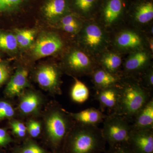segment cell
Masks as SVG:
<instances>
[{
	"mask_svg": "<svg viewBox=\"0 0 153 153\" xmlns=\"http://www.w3.org/2000/svg\"><path fill=\"white\" fill-rule=\"evenodd\" d=\"M125 78H122L118 85V102L112 113L119 115L130 122L153 97L151 91L134 77L126 76Z\"/></svg>",
	"mask_w": 153,
	"mask_h": 153,
	"instance_id": "cell-1",
	"label": "cell"
},
{
	"mask_svg": "<svg viewBox=\"0 0 153 153\" xmlns=\"http://www.w3.org/2000/svg\"><path fill=\"white\" fill-rule=\"evenodd\" d=\"M65 140L67 153H100L104 151L106 142L97 126L76 122Z\"/></svg>",
	"mask_w": 153,
	"mask_h": 153,
	"instance_id": "cell-2",
	"label": "cell"
},
{
	"mask_svg": "<svg viewBox=\"0 0 153 153\" xmlns=\"http://www.w3.org/2000/svg\"><path fill=\"white\" fill-rule=\"evenodd\" d=\"M75 121L58 104L49 109L44 119V130L50 141L58 146L65 140Z\"/></svg>",
	"mask_w": 153,
	"mask_h": 153,
	"instance_id": "cell-3",
	"label": "cell"
},
{
	"mask_svg": "<svg viewBox=\"0 0 153 153\" xmlns=\"http://www.w3.org/2000/svg\"><path fill=\"white\" fill-rule=\"evenodd\" d=\"M129 122L119 115L111 113L107 115L103 121L102 133L105 142L114 147L128 144L131 131Z\"/></svg>",
	"mask_w": 153,
	"mask_h": 153,
	"instance_id": "cell-4",
	"label": "cell"
},
{
	"mask_svg": "<svg viewBox=\"0 0 153 153\" xmlns=\"http://www.w3.org/2000/svg\"><path fill=\"white\" fill-rule=\"evenodd\" d=\"M81 41L85 49L92 53L101 52L107 44V37L104 30L94 22L85 25L82 30Z\"/></svg>",
	"mask_w": 153,
	"mask_h": 153,
	"instance_id": "cell-5",
	"label": "cell"
},
{
	"mask_svg": "<svg viewBox=\"0 0 153 153\" xmlns=\"http://www.w3.org/2000/svg\"><path fill=\"white\" fill-rule=\"evenodd\" d=\"M126 0H100L98 10L105 25L110 27L122 19L127 9Z\"/></svg>",
	"mask_w": 153,
	"mask_h": 153,
	"instance_id": "cell-6",
	"label": "cell"
},
{
	"mask_svg": "<svg viewBox=\"0 0 153 153\" xmlns=\"http://www.w3.org/2000/svg\"><path fill=\"white\" fill-rule=\"evenodd\" d=\"M66 66L68 71L77 75L91 74L96 68L95 63L85 52L74 49L68 55Z\"/></svg>",
	"mask_w": 153,
	"mask_h": 153,
	"instance_id": "cell-7",
	"label": "cell"
},
{
	"mask_svg": "<svg viewBox=\"0 0 153 153\" xmlns=\"http://www.w3.org/2000/svg\"><path fill=\"white\" fill-rule=\"evenodd\" d=\"M128 145L135 153H153V129L131 128Z\"/></svg>",
	"mask_w": 153,
	"mask_h": 153,
	"instance_id": "cell-8",
	"label": "cell"
},
{
	"mask_svg": "<svg viewBox=\"0 0 153 153\" xmlns=\"http://www.w3.org/2000/svg\"><path fill=\"white\" fill-rule=\"evenodd\" d=\"M39 85L46 90L54 94H60V73L52 65H46L39 68L36 74Z\"/></svg>",
	"mask_w": 153,
	"mask_h": 153,
	"instance_id": "cell-9",
	"label": "cell"
},
{
	"mask_svg": "<svg viewBox=\"0 0 153 153\" xmlns=\"http://www.w3.org/2000/svg\"><path fill=\"white\" fill-rule=\"evenodd\" d=\"M63 45L62 40L58 36L45 34L36 41L33 48V54L38 58L50 56L60 51Z\"/></svg>",
	"mask_w": 153,
	"mask_h": 153,
	"instance_id": "cell-10",
	"label": "cell"
},
{
	"mask_svg": "<svg viewBox=\"0 0 153 153\" xmlns=\"http://www.w3.org/2000/svg\"><path fill=\"white\" fill-rule=\"evenodd\" d=\"M40 10L41 14L50 20L60 19L72 11L70 0H44Z\"/></svg>",
	"mask_w": 153,
	"mask_h": 153,
	"instance_id": "cell-11",
	"label": "cell"
},
{
	"mask_svg": "<svg viewBox=\"0 0 153 153\" xmlns=\"http://www.w3.org/2000/svg\"><path fill=\"white\" fill-rule=\"evenodd\" d=\"M150 58L147 52L143 50L134 52L129 56L124 65L126 76L134 77V74H142L149 66Z\"/></svg>",
	"mask_w": 153,
	"mask_h": 153,
	"instance_id": "cell-12",
	"label": "cell"
},
{
	"mask_svg": "<svg viewBox=\"0 0 153 153\" xmlns=\"http://www.w3.org/2000/svg\"><path fill=\"white\" fill-rule=\"evenodd\" d=\"M95 98L98 101L102 111L107 109L112 113L116 108L118 102V85L97 91Z\"/></svg>",
	"mask_w": 153,
	"mask_h": 153,
	"instance_id": "cell-13",
	"label": "cell"
},
{
	"mask_svg": "<svg viewBox=\"0 0 153 153\" xmlns=\"http://www.w3.org/2000/svg\"><path fill=\"white\" fill-rule=\"evenodd\" d=\"M68 113L75 122L85 125L97 126L103 122L107 116L100 110L93 107L78 112Z\"/></svg>",
	"mask_w": 153,
	"mask_h": 153,
	"instance_id": "cell-14",
	"label": "cell"
},
{
	"mask_svg": "<svg viewBox=\"0 0 153 153\" xmlns=\"http://www.w3.org/2000/svg\"><path fill=\"white\" fill-rule=\"evenodd\" d=\"M42 97L35 91H30L21 96L19 103V109L25 115L38 113L42 105Z\"/></svg>",
	"mask_w": 153,
	"mask_h": 153,
	"instance_id": "cell-15",
	"label": "cell"
},
{
	"mask_svg": "<svg viewBox=\"0 0 153 153\" xmlns=\"http://www.w3.org/2000/svg\"><path fill=\"white\" fill-rule=\"evenodd\" d=\"M28 72L25 68L17 69L6 87L5 93L8 97H14L22 94L28 85Z\"/></svg>",
	"mask_w": 153,
	"mask_h": 153,
	"instance_id": "cell-16",
	"label": "cell"
},
{
	"mask_svg": "<svg viewBox=\"0 0 153 153\" xmlns=\"http://www.w3.org/2000/svg\"><path fill=\"white\" fill-rule=\"evenodd\" d=\"M131 15L137 23L145 25L153 19L152 0H138L133 5Z\"/></svg>",
	"mask_w": 153,
	"mask_h": 153,
	"instance_id": "cell-17",
	"label": "cell"
},
{
	"mask_svg": "<svg viewBox=\"0 0 153 153\" xmlns=\"http://www.w3.org/2000/svg\"><path fill=\"white\" fill-rule=\"evenodd\" d=\"M91 75L97 91L116 86L122 79L118 74H113L102 68H96Z\"/></svg>",
	"mask_w": 153,
	"mask_h": 153,
	"instance_id": "cell-18",
	"label": "cell"
},
{
	"mask_svg": "<svg viewBox=\"0 0 153 153\" xmlns=\"http://www.w3.org/2000/svg\"><path fill=\"white\" fill-rule=\"evenodd\" d=\"M143 38L134 31L126 30L120 32L115 39L116 45L123 50L139 49L143 45Z\"/></svg>",
	"mask_w": 153,
	"mask_h": 153,
	"instance_id": "cell-19",
	"label": "cell"
},
{
	"mask_svg": "<svg viewBox=\"0 0 153 153\" xmlns=\"http://www.w3.org/2000/svg\"><path fill=\"white\" fill-rule=\"evenodd\" d=\"M132 128L153 129V97L143 107L134 117Z\"/></svg>",
	"mask_w": 153,
	"mask_h": 153,
	"instance_id": "cell-20",
	"label": "cell"
},
{
	"mask_svg": "<svg viewBox=\"0 0 153 153\" xmlns=\"http://www.w3.org/2000/svg\"><path fill=\"white\" fill-rule=\"evenodd\" d=\"M71 11L80 16L88 18L98 10L100 0H70Z\"/></svg>",
	"mask_w": 153,
	"mask_h": 153,
	"instance_id": "cell-21",
	"label": "cell"
},
{
	"mask_svg": "<svg viewBox=\"0 0 153 153\" xmlns=\"http://www.w3.org/2000/svg\"><path fill=\"white\" fill-rule=\"evenodd\" d=\"M34 1L35 0H0V18L24 10Z\"/></svg>",
	"mask_w": 153,
	"mask_h": 153,
	"instance_id": "cell-22",
	"label": "cell"
},
{
	"mask_svg": "<svg viewBox=\"0 0 153 153\" xmlns=\"http://www.w3.org/2000/svg\"><path fill=\"white\" fill-rule=\"evenodd\" d=\"M70 97L74 102L84 103L89 98V89L83 82L75 77L74 83L70 92Z\"/></svg>",
	"mask_w": 153,
	"mask_h": 153,
	"instance_id": "cell-23",
	"label": "cell"
},
{
	"mask_svg": "<svg viewBox=\"0 0 153 153\" xmlns=\"http://www.w3.org/2000/svg\"><path fill=\"white\" fill-rule=\"evenodd\" d=\"M102 68L113 74H117L122 64L121 57L113 52L106 53L100 60Z\"/></svg>",
	"mask_w": 153,
	"mask_h": 153,
	"instance_id": "cell-24",
	"label": "cell"
},
{
	"mask_svg": "<svg viewBox=\"0 0 153 153\" xmlns=\"http://www.w3.org/2000/svg\"><path fill=\"white\" fill-rule=\"evenodd\" d=\"M18 46L15 35L0 30V51L13 52L16 50Z\"/></svg>",
	"mask_w": 153,
	"mask_h": 153,
	"instance_id": "cell-25",
	"label": "cell"
},
{
	"mask_svg": "<svg viewBox=\"0 0 153 153\" xmlns=\"http://www.w3.org/2000/svg\"><path fill=\"white\" fill-rule=\"evenodd\" d=\"M36 31L33 30H21L16 31L15 36L18 45L22 48L30 46L35 38Z\"/></svg>",
	"mask_w": 153,
	"mask_h": 153,
	"instance_id": "cell-26",
	"label": "cell"
},
{
	"mask_svg": "<svg viewBox=\"0 0 153 153\" xmlns=\"http://www.w3.org/2000/svg\"><path fill=\"white\" fill-rule=\"evenodd\" d=\"M15 114V110L10 102L4 100L0 101V121L11 118Z\"/></svg>",
	"mask_w": 153,
	"mask_h": 153,
	"instance_id": "cell-27",
	"label": "cell"
},
{
	"mask_svg": "<svg viewBox=\"0 0 153 153\" xmlns=\"http://www.w3.org/2000/svg\"><path fill=\"white\" fill-rule=\"evenodd\" d=\"M79 15L71 11L60 19L61 25H71L80 27Z\"/></svg>",
	"mask_w": 153,
	"mask_h": 153,
	"instance_id": "cell-28",
	"label": "cell"
},
{
	"mask_svg": "<svg viewBox=\"0 0 153 153\" xmlns=\"http://www.w3.org/2000/svg\"><path fill=\"white\" fill-rule=\"evenodd\" d=\"M143 82L142 84L147 89L152 91L153 86V70L152 67H149L142 74Z\"/></svg>",
	"mask_w": 153,
	"mask_h": 153,
	"instance_id": "cell-29",
	"label": "cell"
},
{
	"mask_svg": "<svg viewBox=\"0 0 153 153\" xmlns=\"http://www.w3.org/2000/svg\"><path fill=\"white\" fill-rule=\"evenodd\" d=\"M27 131L31 137L36 138L41 133V124L38 121L31 120L27 124Z\"/></svg>",
	"mask_w": 153,
	"mask_h": 153,
	"instance_id": "cell-30",
	"label": "cell"
},
{
	"mask_svg": "<svg viewBox=\"0 0 153 153\" xmlns=\"http://www.w3.org/2000/svg\"><path fill=\"white\" fill-rule=\"evenodd\" d=\"M20 153H46L44 149L33 142H28L20 150Z\"/></svg>",
	"mask_w": 153,
	"mask_h": 153,
	"instance_id": "cell-31",
	"label": "cell"
},
{
	"mask_svg": "<svg viewBox=\"0 0 153 153\" xmlns=\"http://www.w3.org/2000/svg\"><path fill=\"white\" fill-rule=\"evenodd\" d=\"M10 73V69L7 65L4 62H0V86L7 80Z\"/></svg>",
	"mask_w": 153,
	"mask_h": 153,
	"instance_id": "cell-32",
	"label": "cell"
},
{
	"mask_svg": "<svg viewBox=\"0 0 153 153\" xmlns=\"http://www.w3.org/2000/svg\"><path fill=\"white\" fill-rule=\"evenodd\" d=\"M11 140L10 137L5 130L0 128V146L7 144Z\"/></svg>",
	"mask_w": 153,
	"mask_h": 153,
	"instance_id": "cell-33",
	"label": "cell"
},
{
	"mask_svg": "<svg viewBox=\"0 0 153 153\" xmlns=\"http://www.w3.org/2000/svg\"><path fill=\"white\" fill-rule=\"evenodd\" d=\"M119 153H135L130 147L128 144H122L115 146Z\"/></svg>",
	"mask_w": 153,
	"mask_h": 153,
	"instance_id": "cell-34",
	"label": "cell"
},
{
	"mask_svg": "<svg viewBox=\"0 0 153 153\" xmlns=\"http://www.w3.org/2000/svg\"><path fill=\"white\" fill-rule=\"evenodd\" d=\"M11 126L12 129H17L25 131H27L26 126L24 123L18 120L12 121L11 122Z\"/></svg>",
	"mask_w": 153,
	"mask_h": 153,
	"instance_id": "cell-35",
	"label": "cell"
},
{
	"mask_svg": "<svg viewBox=\"0 0 153 153\" xmlns=\"http://www.w3.org/2000/svg\"><path fill=\"white\" fill-rule=\"evenodd\" d=\"M61 28L64 31L68 33L74 34L77 33L80 27L71 25H61Z\"/></svg>",
	"mask_w": 153,
	"mask_h": 153,
	"instance_id": "cell-36",
	"label": "cell"
},
{
	"mask_svg": "<svg viewBox=\"0 0 153 153\" xmlns=\"http://www.w3.org/2000/svg\"><path fill=\"white\" fill-rule=\"evenodd\" d=\"M12 130L15 135H16L17 136L20 137H25L26 135V132H27L15 128L12 129Z\"/></svg>",
	"mask_w": 153,
	"mask_h": 153,
	"instance_id": "cell-37",
	"label": "cell"
},
{
	"mask_svg": "<svg viewBox=\"0 0 153 153\" xmlns=\"http://www.w3.org/2000/svg\"><path fill=\"white\" fill-rule=\"evenodd\" d=\"M149 47L150 48V49L151 51L152 52H153V41L152 40H151L149 42Z\"/></svg>",
	"mask_w": 153,
	"mask_h": 153,
	"instance_id": "cell-38",
	"label": "cell"
}]
</instances>
